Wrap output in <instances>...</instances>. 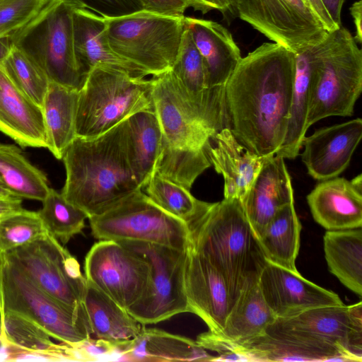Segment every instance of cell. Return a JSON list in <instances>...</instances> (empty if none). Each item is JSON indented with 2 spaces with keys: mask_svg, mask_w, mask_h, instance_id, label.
Wrapping results in <instances>:
<instances>
[{
  "mask_svg": "<svg viewBox=\"0 0 362 362\" xmlns=\"http://www.w3.org/2000/svg\"><path fill=\"white\" fill-rule=\"evenodd\" d=\"M294 72L295 53L265 42L241 58L226 84L230 129L258 156H274L284 141Z\"/></svg>",
  "mask_w": 362,
  "mask_h": 362,
  "instance_id": "1",
  "label": "cell"
},
{
  "mask_svg": "<svg viewBox=\"0 0 362 362\" xmlns=\"http://www.w3.org/2000/svg\"><path fill=\"white\" fill-rule=\"evenodd\" d=\"M62 160L66 180L61 193L88 218L142 189L129 158L126 119L99 136H76Z\"/></svg>",
  "mask_w": 362,
  "mask_h": 362,
  "instance_id": "2",
  "label": "cell"
},
{
  "mask_svg": "<svg viewBox=\"0 0 362 362\" xmlns=\"http://www.w3.org/2000/svg\"><path fill=\"white\" fill-rule=\"evenodd\" d=\"M191 247L223 276L233 305L258 284L266 257L239 199L209 203L189 228Z\"/></svg>",
  "mask_w": 362,
  "mask_h": 362,
  "instance_id": "3",
  "label": "cell"
},
{
  "mask_svg": "<svg viewBox=\"0 0 362 362\" xmlns=\"http://www.w3.org/2000/svg\"><path fill=\"white\" fill-rule=\"evenodd\" d=\"M151 79L154 111L163 136L157 173L190 189L211 165L209 148L216 132L180 92L170 70Z\"/></svg>",
  "mask_w": 362,
  "mask_h": 362,
  "instance_id": "4",
  "label": "cell"
},
{
  "mask_svg": "<svg viewBox=\"0 0 362 362\" xmlns=\"http://www.w3.org/2000/svg\"><path fill=\"white\" fill-rule=\"evenodd\" d=\"M153 87L152 79L95 67L78 92L76 136L95 137L136 112L153 111Z\"/></svg>",
  "mask_w": 362,
  "mask_h": 362,
  "instance_id": "5",
  "label": "cell"
},
{
  "mask_svg": "<svg viewBox=\"0 0 362 362\" xmlns=\"http://www.w3.org/2000/svg\"><path fill=\"white\" fill-rule=\"evenodd\" d=\"M65 0H48L38 14L12 35L15 47L30 59L50 82L80 90L85 76L74 47L72 12Z\"/></svg>",
  "mask_w": 362,
  "mask_h": 362,
  "instance_id": "6",
  "label": "cell"
},
{
  "mask_svg": "<svg viewBox=\"0 0 362 362\" xmlns=\"http://www.w3.org/2000/svg\"><path fill=\"white\" fill-rule=\"evenodd\" d=\"M185 18L141 10L105 18L108 42L121 58L158 76L175 62L186 28Z\"/></svg>",
  "mask_w": 362,
  "mask_h": 362,
  "instance_id": "7",
  "label": "cell"
},
{
  "mask_svg": "<svg viewBox=\"0 0 362 362\" xmlns=\"http://www.w3.org/2000/svg\"><path fill=\"white\" fill-rule=\"evenodd\" d=\"M362 90V51L341 26L322 41V61L306 118L307 129L331 116L349 117Z\"/></svg>",
  "mask_w": 362,
  "mask_h": 362,
  "instance_id": "8",
  "label": "cell"
},
{
  "mask_svg": "<svg viewBox=\"0 0 362 362\" xmlns=\"http://www.w3.org/2000/svg\"><path fill=\"white\" fill-rule=\"evenodd\" d=\"M93 236L99 240H134L187 250L189 227L168 214L139 189L106 212L88 218Z\"/></svg>",
  "mask_w": 362,
  "mask_h": 362,
  "instance_id": "9",
  "label": "cell"
},
{
  "mask_svg": "<svg viewBox=\"0 0 362 362\" xmlns=\"http://www.w3.org/2000/svg\"><path fill=\"white\" fill-rule=\"evenodd\" d=\"M143 257L150 273L141 298L127 312L142 325L156 324L191 313L185 292V272L188 249L179 250L141 241H117Z\"/></svg>",
  "mask_w": 362,
  "mask_h": 362,
  "instance_id": "10",
  "label": "cell"
},
{
  "mask_svg": "<svg viewBox=\"0 0 362 362\" xmlns=\"http://www.w3.org/2000/svg\"><path fill=\"white\" fill-rule=\"evenodd\" d=\"M2 296L4 310L12 311L28 318L56 340L73 344L91 337L83 306L73 308L48 295L4 253Z\"/></svg>",
  "mask_w": 362,
  "mask_h": 362,
  "instance_id": "11",
  "label": "cell"
},
{
  "mask_svg": "<svg viewBox=\"0 0 362 362\" xmlns=\"http://www.w3.org/2000/svg\"><path fill=\"white\" fill-rule=\"evenodd\" d=\"M4 255L57 300L73 308L83 306L86 277L76 259L50 234Z\"/></svg>",
  "mask_w": 362,
  "mask_h": 362,
  "instance_id": "12",
  "label": "cell"
},
{
  "mask_svg": "<svg viewBox=\"0 0 362 362\" xmlns=\"http://www.w3.org/2000/svg\"><path fill=\"white\" fill-rule=\"evenodd\" d=\"M235 11L240 19L294 53L320 42L328 33L303 0H235Z\"/></svg>",
  "mask_w": 362,
  "mask_h": 362,
  "instance_id": "13",
  "label": "cell"
},
{
  "mask_svg": "<svg viewBox=\"0 0 362 362\" xmlns=\"http://www.w3.org/2000/svg\"><path fill=\"white\" fill-rule=\"evenodd\" d=\"M84 272L87 281L127 310L142 296L150 267L143 257L119 242L102 240L88 252Z\"/></svg>",
  "mask_w": 362,
  "mask_h": 362,
  "instance_id": "14",
  "label": "cell"
},
{
  "mask_svg": "<svg viewBox=\"0 0 362 362\" xmlns=\"http://www.w3.org/2000/svg\"><path fill=\"white\" fill-rule=\"evenodd\" d=\"M349 321V308L343 303L276 318L265 333L315 351L327 361H351L346 351Z\"/></svg>",
  "mask_w": 362,
  "mask_h": 362,
  "instance_id": "15",
  "label": "cell"
},
{
  "mask_svg": "<svg viewBox=\"0 0 362 362\" xmlns=\"http://www.w3.org/2000/svg\"><path fill=\"white\" fill-rule=\"evenodd\" d=\"M258 285L277 318L291 317L315 308L343 304L334 292L307 280L298 271L267 260Z\"/></svg>",
  "mask_w": 362,
  "mask_h": 362,
  "instance_id": "16",
  "label": "cell"
},
{
  "mask_svg": "<svg viewBox=\"0 0 362 362\" xmlns=\"http://www.w3.org/2000/svg\"><path fill=\"white\" fill-rule=\"evenodd\" d=\"M184 284L191 313L199 316L209 331L221 334L233 306L228 284L218 270L191 246Z\"/></svg>",
  "mask_w": 362,
  "mask_h": 362,
  "instance_id": "17",
  "label": "cell"
},
{
  "mask_svg": "<svg viewBox=\"0 0 362 362\" xmlns=\"http://www.w3.org/2000/svg\"><path fill=\"white\" fill-rule=\"evenodd\" d=\"M361 137V118L321 128L305 136L301 159L308 173L321 181L338 177L349 166Z\"/></svg>",
  "mask_w": 362,
  "mask_h": 362,
  "instance_id": "18",
  "label": "cell"
},
{
  "mask_svg": "<svg viewBox=\"0 0 362 362\" xmlns=\"http://www.w3.org/2000/svg\"><path fill=\"white\" fill-rule=\"evenodd\" d=\"M314 220L327 230L362 227V175L322 180L308 194Z\"/></svg>",
  "mask_w": 362,
  "mask_h": 362,
  "instance_id": "19",
  "label": "cell"
},
{
  "mask_svg": "<svg viewBox=\"0 0 362 362\" xmlns=\"http://www.w3.org/2000/svg\"><path fill=\"white\" fill-rule=\"evenodd\" d=\"M72 23L75 55L85 76L98 66L119 70L136 78L148 75L114 52L108 42L105 18L86 9L74 8Z\"/></svg>",
  "mask_w": 362,
  "mask_h": 362,
  "instance_id": "20",
  "label": "cell"
},
{
  "mask_svg": "<svg viewBox=\"0 0 362 362\" xmlns=\"http://www.w3.org/2000/svg\"><path fill=\"white\" fill-rule=\"evenodd\" d=\"M241 203L259 238L278 210L294 203L291 179L283 157L274 155L266 160Z\"/></svg>",
  "mask_w": 362,
  "mask_h": 362,
  "instance_id": "21",
  "label": "cell"
},
{
  "mask_svg": "<svg viewBox=\"0 0 362 362\" xmlns=\"http://www.w3.org/2000/svg\"><path fill=\"white\" fill-rule=\"evenodd\" d=\"M209 156L224 180V199L243 200L266 160L241 144L230 129L223 128L211 139Z\"/></svg>",
  "mask_w": 362,
  "mask_h": 362,
  "instance_id": "22",
  "label": "cell"
},
{
  "mask_svg": "<svg viewBox=\"0 0 362 362\" xmlns=\"http://www.w3.org/2000/svg\"><path fill=\"white\" fill-rule=\"evenodd\" d=\"M186 27L202 57L208 88L225 96V86L242 57L231 33L209 20L185 18Z\"/></svg>",
  "mask_w": 362,
  "mask_h": 362,
  "instance_id": "23",
  "label": "cell"
},
{
  "mask_svg": "<svg viewBox=\"0 0 362 362\" xmlns=\"http://www.w3.org/2000/svg\"><path fill=\"white\" fill-rule=\"evenodd\" d=\"M323 41V40H322ZM322 41L295 52V72L288 126L284 141L275 155L293 159L299 155L307 132L308 105L322 61Z\"/></svg>",
  "mask_w": 362,
  "mask_h": 362,
  "instance_id": "24",
  "label": "cell"
},
{
  "mask_svg": "<svg viewBox=\"0 0 362 362\" xmlns=\"http://www.w3.org/2000/svg\"><path fill=\"white\" fill-rule=\"evenodd\" d=\"M0 131L22 147L47 146L41 107L13 84L1 64Z\"/></svg>",
  "mask_w": 362,
  "mask_h": 362,
  "instance_id": "25",
  "label": "cell"
},
{
  "mask_svg": "<svg viewBox=\"0 0 362 362\" xmlns=\"http://www.w3.org/2000/svg\"><path fill=\"white\" fill-rule=\"evenodd\" d=\"M196 341L158 329H141L131 340L118 346L117 361H212Z\"/></svg>",
  "mask_w": 362,
  "mask_h": 362,
  "instance_id": "26",
  "label": "cell"
},
{
  "mask_svg": "<svg viewBox=\"0 0 362 362\" xmlns=\"http://www.w3.org/2000/svg\"><path fill=\"white\" fill-rule=\"evenodd\" d=\"M82 303L91 334L96 339L119 346L134 338L142 329V325L127 310L88 281Z\"/></svg>",
  "mask_w": 362,
  "mask_h": 362,
  "instance_id": "27",
  "label": "cell"
},
{
  "mask_svg": "<svg viewBox=\"0 0 362 362\" xmlns=\"http://www.w3.org/2000/svg\"><path fill=\"white\" fill-rule=\"evenodd\" d=\"M126 121L130 163L143 188L157 173L162 153L160 125L154 110L136 112Z\"/></svg>",
  "mask_w": 362,
  "mask_h": 362,
  "instance_id": "28",
  "label": "cell"
},
{
  "mask_svg": "<svg viewBox=\"0 0 362 362\" xmlns=\"http://www.w3.org/2000/svg\"><path fill=\"white\" fill-rule=\"evenodd\" d=\"M79 90L50 82L42 112L47 136L46 148L57 159L76 137V120Z\"/></svg>",
  "mask_w": 362,
  "mask_h": 362,
  "instance_id": "29",
  "label": "cell"
},
{
  "mask_svg": "<svg viewBox=\"0 0 362 362\" xmlns=\"http://www.w3.org/2000/svg\"><path fill=\"white\" fill-rule=\"evenodd\" d=\"M328 268L346 288L362 295L361 228L327 230L323 238Z\"/></svg>",
  "mask_w": 362,
  "mask_h": 362,
  "instance_id": "30",
  "label": "cell"
},
{
  "mask_svg": "<svg viewBox=\"0 0 362 362\" xmlns=\"http://www.w3.org/2000/svg\"><path fill=\"white\" fill-rule=\"evenodd\" d=\"M276 318L257 284L241 293L229 311L222 332L218 334L243 343L264 335Z\"/></svg>",
  "mask_w": 362,
  "mask_h": 362,
  "instance_id": "31",
  "label": "cell"
},
{
  "mask_svg": "<svg viewBox=\"0 0 362 362\" xmlns=\"http://www.w3.org/2000/svg\"><path fill=\"white\" fill-rule=\"evenodd\" d=\"M300 230L294 203L278 210L258 238L266 259L290 270L298 271L296 259L299 251Z\"/></svg>",
  "mask_w": 362,
  "mask_h": 362,
  "instance_id": "32",
  "label": "cell"
},
{
  "mask_svg": "<svg viewBox=\"0 0 362 362\" xmlns=\"http://www.w3.org/2000/svg\"><path fill=\"white\" fill-rule=\"evenodd\" d=\"M0 183L13 196L40 202L50 188L46 175L17 146L1 143Z\"/></svg>",
  "mask_w": 362,
  "mask_h": 362,
  "instance_id": "33",
  "label": "cell"
},
{
  "mask_svg": "<svg viewBox=\"0 0 362 362\" xmlns=\"http://www.w3.org/2000/svg\"><path fill=\"white\" fill-rule=\"evenodd\" d=\"M1 342L18 352L49 355L56 361H67L65 343L55 344L37 324L18 313L4 310Z\"/></svg>",
  "mask_w": 362,
  "mask_h": 362,
  "instance_id": "34",
  "label": "cell"
},
{
  "mask_svg": "<svg viewBox=\"0 0 362 362\" xmlns=\"http://www.w3.org/2000/svg\"><path fill=\"white\" fill-rule=\"evenodd\" d=\"M146 194L164 211L190 228L209 202L195 198L189 189L156 173L145 186Z\"/></svg>",
  "mask_w": 362,
  "mask_h": 362,
  "instance_id": "35",
  "label": "cell"
},
{
  "mask_svg": "<svg viewBox=\"0 0 362 362\" xmlns=\"http://www.w3.org/2000/svg\"><path fill=\"white\" fill-rule=\"evenodd\" d=\"M42 202L38 214L49 233L61 243L66 244L82 232L88 215L69 202L62 193L49 188Z\"/></svg>",
  "mask_w": 362,
  "mask_h": 362,
  "instance_id": "36",
  "label": "cell"
},
{
  "mask_svg": "<svg viewBox=\"0 0 362 362\" xmlns=\"http://www.w3.org/2000/svg\"><path fill=\"white\" fill-rule=\"evenodd\" d=\"M1 65L13 84L42 107L49 84L46 75L14 45Z\"/></svg>",
  "mask_w": 362,
  "mask_h": 362,
  "instance_id": "37",
  "label": "cell"
},
{
  "mask_svg": "<svg viewBox=\"0 0 362 362\" xmlns=\"http://www.w3.org/2000/svg\"><path fill=\"white\" fill-rule=\"evenodd\" d=\"M49 234L38 212L23 209L0 221V252L11 251Z\"/></svg>",
  "mask_w": 362,
  "mask_h": 362,
  "instance_id": "38",
  "label": "cell"
},
{
  "mask_svg": "<svg viewBox=\"0 0 362 362\" xmlns=\"http://www.w3.org/2000/svg\"><path fill=\"white\" fill-rule=\"evenodd\" d=\"M48 0H0V37L12 36L30 23Z\"/></svg>",
  "mask_w": 362,
  "mask_h": 362,
  "instance_id": "39",
  "label": "cell"
},
{
  "mask_svg": "<svg viewBox=\"0 0 362 362\" xmlns=\"http://www.w3.org/2000/svg\"><path fill=\"white\" fill-rule=\"evenodd\" d=\"M196 342L205 350L218 354L212 361H252L243 346L209 330L199 334Z\"/></svg>",
  "mask_w": 362,
  "mask_h": 362,
  "instance_id": "40",
  "label": "cell"
},
{
  "mask_svg": "<svg viewBox=\"0 0 362 362\" xmlns=\"http://www.w3.org/2000/svg\"><path fill=\"white\" fill-rule=\"evenodd\" d=\"M74 8L92 11L105 18L120 17L143 9L140 0H65Z\"/></svg>",
  "mask_w": 362,
  "mask_h": 362,
  "instance_id": "41",
  "label": "cell"
},
{
  "mask_svg": "<svg viewBox=\"0 0 362 362\" xmlns=\"http://www.w3.org/2000/svg\"><path fill=\"white\" fill-rule=\"evenodd\" d=\"M349 326L346 351L351 361H362V303L349 305Z\"/></svg>",
  "mask_w": 362,
  "mask_h": 362,
  "instance_id": "42",
  "label": "cell"
},
{
  "mask_svg": "<svg viewBox=\"0 0 362 362\" xmlns=\"http://www.w3.org/2000/svg\"><path fill=\"white\" fill-rule=\"evenodd\" d=\"M143 9L152 13L171 16H185L186 10L194 8L190 0H140Z\"/></svg>",
  "mask_w": 362,
  "mask_h": 362,
  "instance_id": "43",
  "label": "cell"
},
{
  "mask_svg": "<svg viewBox=\"0 0 362 362\" xmlns=\"http://www.w3.org/2000/svg\"><path fill=\"white\" fill-rule=\"evenodd\" d=\"M303 1L327 32L329 33L339 28L331 18L322 0H303Z\"/></svg>",
  "mask_w": 362,
  "mask_h": 362,
  "instance_id": "44",
  "label": "cell"
},
{
  "mask_svg": "<svg viewBox=\"0 0 362 362\" xmlns=\"http://www.w3.org/2000/svg\"><path fill=\"white\" fill-rule=\"evenodd\" d=\"M24 209L22 199L18 197H0V221Z\"/></svg>",
  "mask_w": 362,
  "mask_h": 362,
  "instance_id": "45",
  "label": "cell"
},
{
  "mask_svg": "<svg viewBox=\"0 0 362 362\" xmlns=\"http://www.w3.org/2000/svg\"><path fill=\"white\" fill-rule=\"evenodd\" d=\"M350 13L353 17L356 35L354 37L356 42L362 43V1L354 2L350 8Z\"/></svg>",
  "mask_w": 362,
  "mask_h": 362,
  "instance_id": "46",
  "label": "cell"
},
{
  "mask_svg": "<svg viewBox=\"0 0 362 362\" xmlns=\"http://www.w3.org/2000/svg\"><path fill=\"white\" fill-rule=\"evenodd\" d=\"M331 18L338 26H341V13L345 0H322Z\"/></svg>",
  "mask_w": 362,
  "mask_h": 362,
  "instance_id": "47",
  "label": "cell"
},
{
  "mask_svg": "<svg viewBox=\"0 0 362 362\" xmlns=\"http://www.w3.org/2000/svg\"><path fill=\"white\" fill-rule=\"evenodd\" d=\"M194 6V10L199 11L203 14L209 12L211 10L221 11V7L218 0H190Z\"/></svg>",
  "mask_w": 362,
  "mask_h": 362,
  "instance_id": "48",
  "label": "cell"
},
{
  "mask_svg": "<svg viewBox=\"0 0 362 362\" xmlns=\"http://www.w3.org/2000/svg\"><path fill=\"white\" fill-rule=\"evenodd\" d=\"M13 47L12 36L0 37V64L7 58Z\"/></svg>",
  "mask_w": 362,
  "mask_h": 362,
  "instance_id": "49",
  "label": "cell"
},
{
  "mask_svg": "<svg viewBox=\"0 0 362 362\" xmlns=\"http://www.w3.org/2000/svg\"><path fill=\"white\" fill-rule=\"evenodd\" d=\"M4 263V253L0 252V334L1 335L4 320V303L2 296V269Z\"/></svg>",
  "mask_w": 362,
  "mask_h": 362,
  "instance_id": "50",
  "label": "cell"
},
{
  "mask_svg": "<svg viewBox=\"0 0 362 362\" xmlns=\"http://www.w3.org/2000/svg\"><path fill=\"white\" fill-rule=\"evenodd\" d=\"M218 1L221 7V12L223 15L227 14L228 12L232 13L235 11L230 0H218Z\"/></svg>",
  "mask_w": 362,
  "mask_h": 362,
  "instance_id": "51",
  "label": "cell"
},
{
  "mask_svg": "<svg viewBox=\"0 0 362 362\" xmlns=\"http://www.w3.org/2000/svg\"><path fill=\"white\" fill-rule=\"evenodd\" d=\"M13 196L11 194L1 183H0V197H11ZM16 197V196H14Z\"/></svg>",
  "mask_w": 362,
  "mask_h": 362,
  "instance_id": "52",
  "label": "cell"
},
{
  "mask_svg": "<svg viewBox=\"0 0 362 362\" xmlns=\"http://www.w3.org/2000/svg\"><path fill=\"white\" fill-rule=\"evenodd\" d=\"M230 1L232 2L233 7L235 11V0H230Z\"/></svg>",
  "mask_w": 362,
  "mask_h": 362,
  "instance_id": "53",
  "label": "cell"
}]
</instances>
